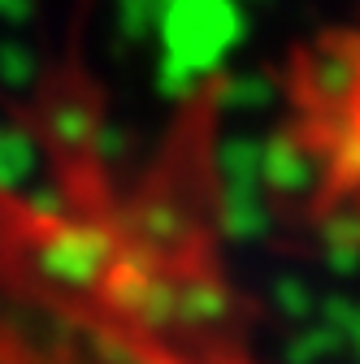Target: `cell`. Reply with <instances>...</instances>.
<instances>
[{"mask_svg":"<svg viewBox=\"0 0 360 364\" xmlns=\"http://www.w3.org/2000/svg\"><path fill=\"white\" fill-rule=\"evenodd\" d=\"M295 91L308 117L343 113L360 100V35H326L317 39L295 74Z\"/></svg>","mask_w":360,"mask_h":364,"instance_id":"obj_1","label":"cell"},{"mask_svg":"<svg viewBox=\"0 0 360 364\" xmlns=\"http://www.w3.org/2000/svg\"><path fill=\"white\" fill-rule=\"evenodd\" d=\"M243 39V18L231 0H196L191 14L183 18V31L174 35L178 57L196 78H213L226 65V53Z\"/></svg>","mask_w":360,"mask_h":364,"instance_id":"obj_2","label":"cell"},{"mask_svg":"<svg viewBox=\"0 0 360 364\" xmlns=\"http://www.w3.org/2000/svg\"><path fill=\"white\" fill-rule=\"evenodd\" d=\"M326 182V156L304 126H282L260 139V187L282 200L312 196Z\"/></svg>","mask_w":360,"mask_h":364,"instance_id":"obj_3","label":"cell"},{"mask_svg":"<svg viewBox=\"0 0 360 364\" xmlns=\"http://www.w3.org/2000/svg\"><path fill=\"white\" fill-rule=\"evenodd\" d=\"M217 230L231 243H256L274 230V213H269L265 187L252 182V187H221L217 196Z\"/></svg>","mask_w":360,"mask_h":364,"instance_id":"obj_4","label":"cell"},{"mask_svg":"<svg viewBox=\"0 0 360 364\" xmlns=\"http://www.w3.org/2000/svg\"><path fill=\"white\" fill-rule=\"evenodd\" d=\"M317 235H322V260L330 273H339V278L360 273V204L326 208L317 221Z\"/></svg>","mask_w":360,"mask_h":364,"instance_id":"obj_5","label":"cell"},{"mask_svg":"<svg viewBox=\"0 0 360 364\" xmlns=\"http://www.w3.org/2000/svg\"><path fill=\"white\" fill-rule=\"evenodd\" d=\"M322 187L334 200H347L360 191V100L347 109V117L334 130V139L326 144V182Z\"/></svg>","mask_w":360,"mask_h":364,"instance_id":"obj_6","label":"cell"},{"mask_svg":"<svg viewBox=\"0 0 360 364\" xmlns=\"http://www.w3.org/2000/svg\"><path fill=\"white\" fill-rule=\"evenodd\" d=\"M231 308H235L231 291L217 278H208V273H187V278H178V321L187 330L221 326L231 316Z\"/></svg>","mask_w":360,"mask_h":364,"instance_id":"obj_7","label":"cell"},{"mask_svg":"<svg viewBox=\"0 0 360 364\" xmlns=\"http://www.w3.org/2000/svg\"><path fill=\"white\" fill-rule=\"evenodd\" d=\"M278 96H282L278 82L269 78V74H260V70H252V74H231V78H221L217 91H213V105H217L221 113H260V109L274 105Z\"/></svg>","mask_w":360,"mask_h":364,"instance_id":"obj_8","label":"cell"},{"mask_svg":"<svg viewBox=\"0 0 360 364\" xmlns=\"http://www.w3.org/2000/svg\"><path fill=\"white\" fill-rule=\"evenodd\" d=\"M213 169L221 178V187H252V182H260V139L226 134L213 152Z\"/></svg>","mask_w":360,"mask_h":364,"instance_id":"obj_9","label":"cell"},{"mask_svg":"<svg viewBox=\"0 0 360 364\" xmlns=\"http://www.w3.org/2000/svg\"><path fill=\"white\" fill-rule=\"evenodd\" d=\"M343 351H347V338H343L334 326L317 321V326H304V330H295V334L287 338L282 364H330V360H339Z\"/></svg>","mask_w":360,"mask_h":364,"instance_id":"obj_10","label":"cell"},{"mask_svg":"<svg viewBox=\"0 0 360 364\" xmlns=\"http://www.w3.org/2000/svg\"><path fill=\"white\" fill-rule=\"evenodd\" d=\"M269 299H274V308L287 321H312V316H317V291H312L308 278H300V273H278L274 287H269Z\"/></svg>","mask_w":360,"mask_h":364,"instance_id":"obj_11","label":"cell"},{"mask_svg":"<svg viewBox=\"0 0 360 364\" xmlns=\"http://www.w3.org/2000/svg\"><path fill=\"white\" fill-rule=\"evenodd\" d=\"M317 312L326 326H334L347 338V351H356V360H360V304L347 295H326V299H317Z\"/></svg>","mask_w":360,"mask_h":364,"instance_id":"obj_12","label":"cell"}]
</instances>
